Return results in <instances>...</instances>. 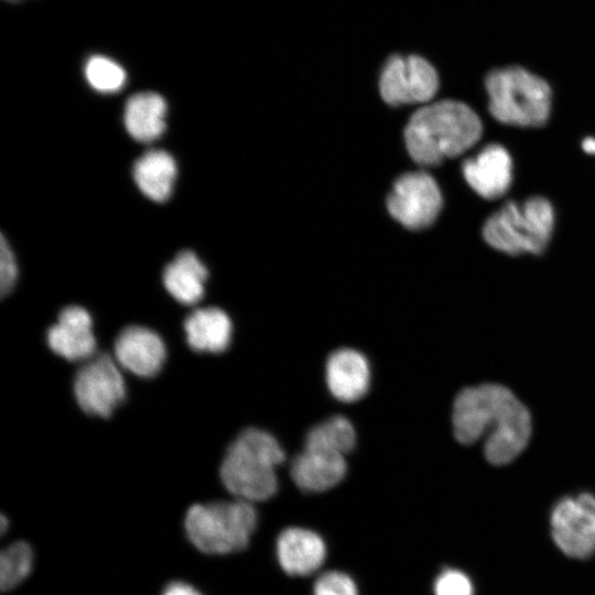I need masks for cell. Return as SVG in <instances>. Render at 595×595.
<instances>
[{
  "label": "cell",
  "mask_w": 595,
  "mask_h": 595,
  "mask_svg": "<svg viewBox=\"0 0 595 595\" xmlns=\"http://www.w3.org/2000/svg\"><path fill=\"white\" fill-rule=\"evenodd\" d=\"M118 365L107 354H95L78 369L74 393L84 412L108 418L123 402L126 385Z\"/></svg>",
  "instance_id": "obj_8"
},
{
  "label": "cell",
  "mask_w": 595,
  "mask_h": 595,
  "mask_svg": "<svg viewBox=\"0 0 595 595\" xmlns=\"http://www.w3.org/2000/svg\"><path fill=\"white\" fill-rule=\"evenodd\" d=\"M9 527V520L4 517V516H1V519H0V530H1V533H4L7 531Z\"/></svg>",
  "instance_id": "obj_29"
},
{
  "label": "cell",
  "mask_w": 595,
  "mask_h": 595,
  "mask_svg": "<svg viewBox=\"0 0 595 595\" xmlns=\"http://www.w3.org/2000/svg\"><path fill=\"white\" fill-rule=\"evenodd\" d=\"M355 443L356 432L350 421L343 415H334L317 423L307 432L304 446L346 455L354 448Z\"/></svg>",
  "instance_id": "obj_21"
},
{
  "label": "cell",
  "mask_w": 595,
  "mask_h": 595,
  "mask_svg": "<svg viewBox=\"0 0 595 595\" xmlns=\"http://www.w3.org/2000/svg\"><path fill=\"white\" fill-rule=\"evenodd\" d=\"M18 278V266L13 251L7 242L6 237L1 236L0 244V292L4 296L8 294Z\"/></svg>",
  "instance_id": "obj_26"
},
{
  "label": "cell",
  "mask_w": 595,
  "mask_h": 595,
  "mask_svg": "<svg viewBox=\"0 0 595 595\" xmlns=\"http://www.w3.org/2000/svg\"><path fill=\"white\" fill-rule=\"evenodd\" d=\"M478 115L457 100H440L418 109L404 130L410 156L420 165H437L461 155L482 137Z\"/></svg>",
  "instance_id": "obj_2"
},
{
  "label": "cell",
  "mask_w": 595,
  "mask_h": 595,
  "mask_svg": "<svg viewBox=\"0 0 595 595\" xmlns=\"http://www.w3.org/2000/svg\"><path fill=\"white\" fill-rule=\"evenodd\" d=\"M432 595H475L470 576L456 565H444L432 581Z\"/></svg>",
  "instance_id": "obj_25"
},
{
  "label": "cell",
  "mask_w": 595,
  "mask_h": 595,
  "mask_svg": "<svg viewBox=\"0 0 595 595\" xmlns=\"http://www.w3.org/2000/svg\"><path fill=\"white\" fill-rule=\"evenodd\" d=\"M452 428L456 441L464 445L484 437L485 458L500 466L512 462L527 447L532 421L528 408L509 388L486 382L457 393Z\"/></svg>",
  "instance_id": "obj_1"
},
{
  "label": "cell",
  "mask_w": 595,
  "mask_h": 595,
  "mask_svg": "<svg viewBox=\"0 0 595 595\" xmlns=\"http://www.w3.org/2000/svg\"><path fill=\"white\" fill-rule=\"evenodd\" d=\"M439 89V75L430 62L419 55H393L379 77L381 98L391 106L430 101Z\"/></svg>",
  "instance_id": "obj_9"
},
{
  "label": "cell",
  "mask_w": 595,
  "mask_h": 595,
  "mask_svg": "<svg viewBox=\"0 0 595 595\" xmlns=\"http://www.w3.org/2000/svg\"><path fill=\"white\" fill-rule=\"evenodd\" d=\"M551 539L567 558L586 560L595 554V495L587 491L566 495L552 507L549 518Z\"/></svg>",
  "instance_id": "obj_7"
},
{
  "label": "cell",
  "mask_w": 595,
  "mask_h": 595,
  "mask_svg": "<svg viewBox=\"0 0 595 595\" xmlns=\"http://www.w3.org/2000/svg\"><path fill=\"white\" fill-rule=\"evenodd\" d=\"M84 73L90 87L102 94L119 91L127 79L125 69L117 62L101 55L89 57Z\"/></svg>",
  "instance_id": "obj_23"
},
{
  "label": "cell",
  "mask_w": 595,
  "mask_h": 595,
  "mask_svg": "<svg viewBox=\"0 0 595 595\" xmlns=\"http://www.w3.org/2000/svg\"><path fill=\"white\" fill-rule=\"evenodd\" d=\"M345 455L328 450L304 446L291 463L295 485L309 493H321L335 487L346 475Z\"/></svg>",
  "instance_id": "obj_15"
},
{
  "label": "cell",
  "mask_w": 595,
  "mask_h": 595,
  "mask_svg": "<svg viewBox=\"0 0 595 595\" xmlns=\"http://www.w3.org/2000/svg\"><path fill=\"white\" fill-rule=\"evenodd\" d=\"M188 540L212 555H234L249 549L259 526L255 504L235 498L193 505L185 516Z\"/></svg>",
  "instance_id": "obj_4"
},
{
  "label": "cell",
  "mask_w": 595,
  "mask_h": 595,
  "mask_svg": "<svg viewBox=\"0 0 595 595\" xmlns=\"http://www.w3.org/2000/svg\"><path fill=\"white\" fill-rule=\"evenodd\" d=\"M184 329L193 350L218 354L229 346L232 325L223 310L210 306L193 311L184 322Z\"/></svg>",
  "instance_id": "obj_17"
},
{
  "label": "cell",
  "mask_w": 595,
  "mask_h": 595,
  "mask_svg": "<svg viewBox=\"0 0 595 595\" xmlns=\"http://www.w3.org/2000/svg\"><path fill=\"white\" fill-rule=\"evenodd\" d=\"M312 595H361L359 584L349 572L325 567L312 578Z\"/></svg>",
  "instance_id": "obj_24"
},
{
  "label": "cell",
  "mask_w": 595,
  "mask_h": 595,
  "mask_svg": "<svg viewBox=\"0 0 595 595\" xmlns=\"http://www.w3.org/2000/svg\"><path fill=\"white\" fill-rule=\"evenodd\" d=\"M553 207L547 198L509 202L485 223L483 236L493 248L508 253H541L552 235Z\"/></svg>",
  "instance_id": "obj_6"
},
{
  "label": "cell",
  "mask_w": 595,
  "mask_h": 595,
  "mask_svg": "<svg viewBox=\"0 0 595 595\" xmlns=\"http://www.w3.org/2000/svg\"><path fill=\"white\" fill-rule=\"evenodd\" d=\"M207 269L191 250H183L166 264L163 284L166 291L180 303L192 305L204 294Z\"/></svg>",
  "instance_id": "obj_20"
},
{
  "label": "cell",
  "mask_w": 595,
  "mask_h": 595,
  "mask_svg": "<svg viewBox=\"0 0 595 595\" xmlns=\"http://www.w3.org/2000/svg\"><path fill=\"white\" fill-rule=\"evenodd\" d=\"M274 556L289 577L312 578L326 567L328 544L316 529L304 524L284 526L274 539Z\"/></svg>",
  "instance_id": "obj_11"
},
{
  "label": "cell",
  "mask_w": 595,
  "mask_h": 595,
  "mask_svg": "<svg viewBox=\"0 0 595 595\" xmlns=\"http://www.w3.org/2000/svg\"><path fill=\"white\" fill-rule=\"evenodd\" d=\"M488 108L499 122L517 127L543 126L551 109V88L541 77L519 66L490 72L486 77Z\"/></svg>",
  "instance_id": "obj_5"
},
{
  "label": "cell",
  "mask_w": 595,
  "mask_h": 595,
  "mask_svg": "<svg viewBox=\"0 0 595 595\" xmlns=\"http://www.w3.org/2000/svg\"><path fill=\"white\" fill-rule=\"evenodd\" d=\"M8 1H19V0H8Z\"/></svg>",
  "instance_id": "obj_30"
},
{
  "label": "cell",
  "mask_w": 595,
  "mask_h": 595,
  "mask_svg": "<svg viewBox=\"0 0 595 595\" xmlns=\"http://www.w3.org/2000/svg\"><path fill=\"white\" fill-rule=\"evenodd\" d=\"M33 565V552L24 541L14 542L0 554V587L3 592L11 591L23 582Z\"/></svg>",
  "instance_id": "obj_22"
},
{
  "label": "cell",
  "mask_w": 595,
  "mask_h": 595,
  "mask_svg": "<svg viewBox=\"0 0 595 595\" xmlns=\"http://www.w3.org/2000/svg\"><path fill=\"white\" fill-rule=\"evenodd\" d=\"M469 186L486 199L501 197L512 182V160L500 144H489L463 164Z\"/></svg>",
  "instance_id": "obj_14"
},
{
  "label": "cell",
  "mask_w": 595,
  "mask_h": 595,
  "mask_svg": "<svg viewBox=\"0 0 595 595\" xmlns=\"http://www.w3.org/2000/svg\"><path fill=\"white\" fill-rule=\"evenodd\" d=\"M390 215L404 227L419 230L429 227L442 208V194L437 183L426 172L401 175L388 196Z\"/></svg>",
  "instance_id": "obj_10"
},
{
  "label": "cell",
  "mask_w": 595,
  "mask_h": 595,
  "mask_svg": "<svg viewBox=\"0 0 595 595\" xmlns=\"http://www.w3.org/2000/svg\"><path fill=\"white\" fill-rule=\"evenodd\" d=\"M47 344L58 356L69 361H86L96 351L93 321L82 306L64 307L57 322L47 331Z\"/></svg>",
  "instance_id": "obj_12"
},
{
  "label": "cell",
  "mask_w": 595,
  "mask_h": 595,
  "mask_svg": "<svg viewBox=\"0 0 595 595\" xmlns=\"http://www.w3.org/2000/svg\"><path fill=\"white\" fill-rule=\"evenodd\" d=\"M285 454L267 431L249 428L229 445L220 465V478L235 498L249 502L270 499L278 489L277 467Z\"/></svg>",
  "instance_id": "obj_3"
},
{
  "label": "cell",
  "mask_w": 595,
  "mask_h": 595,
  "mask_svg": "<svg viewBox=\"0 0 595 595\" xmlns=\"http://www.w3.org/2000/svg\"><path fill=\"white\" fill-rule=\"evenodd\" d=\"M115 356L122 368L139 377L149 378L161 370L166 358V348L155 332L132 325L118 335Z\"/></svg>",
  "instance_id": "obj_13"
},
{
  "label": "cell",
  "mask_w": 595,
  "mask_h": 595,
  "mask_svg": "<svg viewBox=\"0 0 595 595\" xmlns=\"http://www.w3.org/2000/svg\"><path fill=\"white\" fill-rule=\"evenodd\" d=\"M161 595H202L192 585L184 582H172L166 585Z\"/></svg>",
  "instance_id": "obj_27"
},
{
  "label": "cell",
  "mask_w": 595,
  "mask_h": 595,
  "mask_svg": "<svg viewBox=\"0 0 595 595\" xmlns=\"http://www.w3.org/2000/svg\"><path fill=\"white\" fill-rule=\"evenodd\" d=\"M583 150L586 153L595 154V139L594 138H586L582 142Z\"/></svg>",
  "instance_id": "obj_28"
},
{
  "label": "cell",
  "mask_w": 595,
  "mask_h": 595,
  "mask_svg": "<svg viewBox=\"0 0 595 595\" xmlns=\"http://www.w3.org/2000/svg\"><path fill=\"white\" fill-rule=\"evenodd\" d=\"M132 174L137 186L147 197L162 203L172 194L177 167L169 152L152 149L134 162Z\"/></svg>",
  "instance_id": "obj_19"
},
{
  "label": "cell",
  "mask_w": 595,
  "mask_h": 595,
  "mask_svg": "<svg viewBox=\"0 0 595 595\" xmlns=\"http://www.w3.org/2000/svg\"><path fill=\"white\" fill-rule=\"evenodd\" d=\"M325 375L329 392L342 402L357 401L369 389L368 360L351 348H340L332 353L326 361Z\"/></svg>",
  "instance_id": "obj_16"
},
{
  "label": "cell",
  "mask_w": 595,
  "mask_h": 595,
  "mask_svg": "<svg viewBox=\"0 0 595 595\" xmlns=\"http://www.w3.org/2000/svg\"><path fill=\"white\" fill-rule=\"evenodd\" d=\"M166 110V102L161 95L152 91L138 93L126 102L125 127L134 140L152 142L165 130Z\"/></svg>",
  "instance_id": "obj_18"
}]
</instances>
